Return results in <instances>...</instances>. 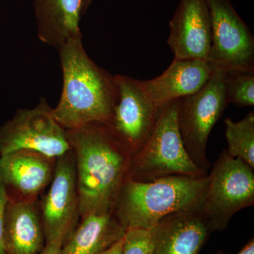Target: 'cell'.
<instances>
[{
	"label": "cell",
	"instance_id": "d6986e66",
	"mask_svg": "<svg viewBox=\"0 0 254 254\" xmlns=\"http://www.w3.org/2000/svg\"><path fill=\"white\" fill-rule=\"evenodd\" d=\"M225 86L228 104L239 108L254 106V70L227 68Z\"/></svg>",
	"mask_w": 254,
	"mask_h": 254
},
{
	"label": "cell",
	"instance_id": "8992f818",
	"mask_svg": "<svg viewBox=\"0 0 254 254\" xmlns=\"http://www.w3.org/2000/svg\"><path fill=\"white\" fill-rule=\"evenodd\" d=\"M227 70L215 66L199 91L180 101L177 118L184 146L190 160L206 175L211 166L206 155L209 136L228 105L225 86Z\"/></svg>",
	"mask_w": 254,
	"mask_h": 254
},
{
	"label": "cell",
	"instance_id": "ac0fdd59",
	"mask_svg": "<svg viewBox=\"0 0 254 254\" xmlns=\"http://www.w3.org/2000/svg\"><path fill=\"white\" fill-rule=\"evenodd\" d=\"M229 154L245 162L254 170V114L250 112L245 118L234 122L231 118L225 120Z\"/></svg>",
	"mask_w": 254,
	"mask_h": 254
},
{
	"label": "cell",
	"instance_id": "484cf974",
	"mask_svg": "<svg viewBox=\"0 0 254 254\" xmlns=\"http://www.w3.org/2000/svg\"><path fill=\"white\" fill-rule=\"evenodd\" d=\"M1 155H0V183H1Z\"/></svg>",
	"mask_w": 254,
	"mask_h": 254
},
{
	"label": "cell",
	"instance_id": "3957f363",
	"mask_svg": "<svg viewBox=\"0 0 254 254\" xmlns=\"http://www.w3.org/2000/svg\"><path fill=\"white\" fill-rule=\"evenodd\" d=\"M207 175H173L150 182L127 179L115 214L126 230H150L162 219L178 212L199 210L207 187Z\"/></svg>",
	"mask_w": 254,
	"mask_h": 254
},
{
	"label": "cell",
	"instance_id": "8fae6325",
	"mask_svg": "<svg viewBox=\"0 0 254 254\" xmlns=\"http://www.w3.org/2000/svg\"><path fill=\"white\" fill-rule=\"evenodd\" d=\"M168 43L175 59L208 60L211 18L206 0H180L170 21Z\"/></svg>",
	"mask_w": 254,
	"mask_h": 254
},
{
	"label": "cell",
	"instance_id": "7402d4cb",
	"mask_svg": "<svg viewBox=\"0 0 254 254\" xmlns=\"http://www.w3.org/2000/svg\"><path fill=\"white\" fill-rule=\"evenodd\" d=\"M64 242V240L63 239H58L52 242H47L40 254H61Z\"/></svg>",
	"mask_w": 254,
	"mask_h": 254
},
{
	"label": "cell",
	"instance_id": "2e32d148",
	"mask_svg": "<svg viewBox=\"0 0 254 254\" xmlns=\"http://www.w3.org/2000/svg\"><path fill=\"white\" fill-rule=\"evenodd\" d=\"M46 245L43 223L33 203L9 198L5 211V254H40Z\"/></svg>",
	"mask_w": 254,
	"mask_h": 254
},
{
	"label": "cell",
	"instance_id": "7a4b0ae2",
	"mask_svg": "<svg viewBox=\"0 0 254 254\" xmlns=\"http://www.w3.org/2000/svg\"><path fill=\"white\" fill-rule=\"evenodd\" d=\"M63 71L61 97L53 115L66 130L93 123L108 124L116 102L115 76L89 58L82 35L58 49Z\"/></svg>",
	"mask_w": 254,
	"mask_h": 254
},
{
	"label": "cell",
	"instance_id": "d4e9b609",
	"mask_svg": "<svg viewBox=\"0 0 254 254\" xmlns=\"http://www.w3.org/2000/svg\"><path fill=\"white\" fill-rule=\"evenodd\" d=\"M94 0H83V6H82V14H85L87 9L89 8Z\"/></svg>",
	"mask_w": 254,
	"mask_h": 254
},
{
	"label": "cell",
	"instance_id": "e0dca14e",
	"mask_svg": "<svg viewBox=\"0 0 254 254\" xmlns=\"http://www.w3.org/2000/svg\"><path fill=\"white\" fill-rule=\"evenodd\" d=\"M126 232L115 212L89 214L64 241L61 254H99L123 238Z\"/></svg>",
	"mask_w": 254,
	"mask_h": 254
},
{
	"label": "cell",
	"instance_id": "ba28073f",
	"mask_svg": "<svg viewBox=\"0 0 254 254\" xmlns=\"http://www.w3.org/2000/svg\"><path fill=\"white\" fill-rule=\"evenodd\" d=\"M115 80L116 102L111 120L105 125L132 155L150 138L160 108L145 93L141 80L120 74L115 76Z\"/></svg>",
	"mask_w": 254,
	"mask_h": 254
},
{
	"label": "cell",
	"instance_id": "6da1fadb",
	"mask_svg": "<svg viewBox=\"0 0 254 254\" xmlns=\"http://www.w3.org/2000/svg\"><path fill=\"white\" fill-rule=\"evenodd\" d=\"M66 133L75 158L78 214L83 218L115 212L131 153L105 124H90Z\"/></svg>",
	"mask_w": 254,
	"mask_h": 254
},
{
	"label": "cell",
	"instance_id": "5b68a950",
	"mask_svg": "<svg viewBox=\"0 0 254 254\" xmlns=\"http://www.w3.org/2000/svg\"><path fill=\"white\" fill-rule=\"evenodd\" d=\"M207 176L199 211L212 232L223 231L235 214L254 204V170L224 149Z\"/></svg>",
	"mask_w": 254,
	"mask_h": 254
},
{
	"label": "cell",
	"instance_id": "4fadbf2b",
	"mask_svg": "<svg viewBox=\"0 0 254 254\" xmlns=\"http://www.w3.org/2000/svg\"><path fill=\"white\" fill-rule=\"evenodd\" d=\"M215 68L209 60L175 59L160 76L141 81V85L150 99L160 108L199 91Z\"/></svg>",
	"mask_w": 254,
	"mask_h": 254
},
{
	"label": "cell",
	"instance_id": "9a60e30c",
	"mask_svg": "<svg viewBox=\"0 0 254 254\" xmlns=\"http://www.w3.org/2000/svg\"><path fill=\"white\" fill-rule=\"evenodd\" d=\"M33 6L38 36L45 44L58 50L82 35L83 0H33Z\"/></svg>",
	"mask_w": 254,
	"mask_h": 254
},
{
	"label": "cell",
	"instance_id": "30bf717a",
	"mask_svg": "<svg viewBox=\"0 0 254 254\" xmlns=\"http://www.w3.org/2000/svg\"><path fill=\"white\" fill-rule=\"evenodd\" d=\"M72 150L58 158L51 186L43 204V226L46 243L66 240L74 229L78 213L76 167Z\"/></svg>",
	"mask_w": 254,
	"mask_h": 254
},
{
	"label": "cell",
	"instance_id": "5bb4252c",
	"mask_svg": "<svg viewBox=\"0 0 254 254\" xmlns=\"http://www.w3.org/2000/svg\"><path fill=\"white\" fill-rule=\"evenodd\" d=\"M1 181L24 196H33L51 181L52 158L29 150L1 155Z\"/></svg>",
	"mask_w": 254,
	"mask_h": 254
},
{
	"label": "cell",
	"instance_id": "7c38bea8",
	"mask_svg": "<svg viewBox=\"0 0 254 254\" xmlns=\"http://www.w3.org/2000/svg\"><path fill=\"white\" fill-rule=\"evenodd\" d=\"M150 232V254H200L212 230L199 210L162 219Z\"/></svg>",
	"mask_w": 254,
	"mask_h": 254
},
{
	"label": "cell",
	"instance_id": "52a82bcc",
	"mask_svg": "<svg viewBox=\"0 0 254 254\" xmlns=\"http://www.w3.org/2000/svg\"><path fill=\"white\" fill-rule=\"evenodd\" d=\"M18 150H33L52 159L71 151L66 130L55 120L45 98L33 109L18 110L0 129V155Z\"/></svg>",
	"mask_w": 254,
	"mask_h": 254
},
{
	"label": "cell",
	"instance_id": "9c48e42d",
	"mask_svg": "<svg viewBox=\"0 0 254 254\" xmlns=\"http://www.w3.org/2000/svg\"><path fill=\"white\" fill-rule=\"evenodd\" d=\"M211 18L209 61L227 68L254 70V38L230 0H206Z\"/></svg>",
	"mask_w": 254,
	"mask_h": 254
},
{
	"label": "cell",
	"instance_id": "277c9868",
	"mask_svg": "<svg viewBox=\"0 0 254 254\" xmlns=\"http://www.w3.org/2000/svg\"><path fill=\"white\" fill-rule=\"evenodd\" d=\"M180 101L173 100L160 108L150 138L131 155L129 180L150 182L173 175H207L190 160L184 146L177 118Z\"/></svg>",
	"mask_w": 254,
	"mask_h": 254
},
{
	"label": "cell",
	"instance_id": "ffe728a7",
	"mask_svg": "<svg viewBox=\"0 0 254 254\" xmlns=\"http://www.w3.org/2000/svg\"><path fill=\"white\" fill-rule=\"evenodd\" d=\"M151 242L150 230H127L125 235L123 254H150Z\"/></svg>",
	"mask_w": 254,
	"mask_h": 254
},
{
	"label": "cell",
	"instance_id": "603a6c76",
	"mask_svg": "<svg viewBox=\"0 0 254 254\" xmlns=\"http://www.w3.org/2000/svg\"><path fill=\"white\" fill-rule=\"evenodd\" d=\"M125 237L99 254H123Z\"/></svg>",
	"mask_w": 254,
	"mask_h": 254
},
{
	"label": "cell",
	"instance_id": "cb8c5ba5",
	"mask_svg": "<svg viewBox=\"0 0 254 254\" xmlns=\"http://www.w3.org/2000/svg\"><path fill=\"white\" fill-rule=\"evenodd\" d=\"M237 254H254V240L252 239L247 242L240 252Z\"/></svg>",
	"mask_w": 254,
	"mask_h": 254
},
{
	"label": "cell",
	"instance_id": "44dd1931",
	"mask_svg": "<svg viewBox=\"0 0 254 254\" xmlns=\"http://www.w3.org/2000/svg\"><path fill=\"white\" fill-rule=\"evenodd\" d=\"M9 198L7 190L3 182H1L0 183V254H5L4 247V216Z\"/></svg>",
	"mask_w": 254,
	"mask_h": 254
}]
</instances>
